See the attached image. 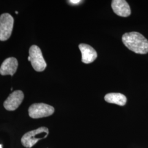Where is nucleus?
<instances>
[{
  "instance_id": "39448f33",
  "label": "nucleus",
  "mask_w": 148,
  "mask_h": 148,
  "mask_svg": "<svg viewBox=\"0 0 148 148\" xmlns=\"http://www.w3.org/2000/svg\"><path fill=\"white\" fill-rule=\"evenodd\" d=\"M28 111L30 117L40 119L52 115L54 112V108L45 103H35L29 107Z\"/></svg>"
},
{
  "instance_id": "f257e3e1",
  "label": "nucleus",
  "mask_w": 148,
  "mask_h": 148,
  "mask_svg": "<svg viewBox=\"0 0 148 148\" xmlns=\"http://www.w3.org/2000/svg\"><path fill=\"white\" fill-rule=\"evenodd\" d=\"M122 40L126 47L134 53L140 54L148 53V40L141 34L137 32L125 33Z\"/></svg>"
},
{
  "instance_id": "1a4fd4ad",
  "label": "nucleus",
  "mask_w": 148,
  "mask_h": 148,
  "mask_svg": "<svg viewBox=\"0 0 148 148\" xmlns=\"http://www.w3.org/2000/svg\"><path fill=\"white\" fill-rule=\"evenodd\" d=\"M18 62L16 58L10 57L5 59L0 67V74L3 76H13L16 73Z\"/></svg>"
},
{
  "instance_id": "20e7f679",
  "label": "nucleus",
  "mask_w": 148,
  "mask_h": 148,
  "mask_svg": "<svg viewBox=\"0 0 148 148\" xmlns=\"http://www.w3.org/2000/svg\"><path fill=\"white\" fill-rule=\"evenodd\" d=\"M14 19L11 14L3 13L0 16V41H5L11 37Z\"/></svg>"
},
{
  "instance_id": "9d476101",
  "label": "nucleus",
  "mask_w": 148,
  "mask_h": 148,
  "mask_svg": "<svg viewBox=\"0 0 148 148\" xmlns=\"http://www.w3.org/2000/svg\"><path fill=\"white\" fill-rule=\"evenodd\" d=\"M104 99L108 103L120 106H125L127 102L126 97L119 93H108L104 97Z\"/></svg>"
},
{
  "instance_id": "ddd939ff",
  "label": "nucleus",
  "mask_w": 148,
  "mask_h": 148,
  "mask_svg": "<svg viewBox=\"0 0 148 148\" xmlns=\"http://www.w3.org/2000/svg\"><path fill=\"white\" fill-rule=\"evenodd\" d=\"M0 148H2V145L0 144Z\"/></svg>"
},
{
  "instance_id": "f03ea898",
  "label": "nucleus",
  "mask_w": 148,
  "mask_h": 148,
  "mask_svg": "<svg viewBox=\"0 0 148 148\" xmlns=\"http://www.w3.org/2000/svg\"><path fill=\"white\" fill-rule=\"evenodd\" d=\"M48 134L47 127H40L24 134L21 138V144L25 148H31L40 140L47 137Z\"/></svg>"
},
{
  "instance_id": "7ed1b4c3",
  "label": "nucleus",
  "mask_w": 148,
  "mask_h": 148,
  "mask_svg": "<svg viewBox=\"0 0 148 148\" xmlns=\"http://www.w3.org/2000/svg\"><path fill=\"white\" fill-rule=\"evenodd\" d=\"M30 62L34 69L37 72L44 71L46 66V63L43 57L42 53L40 48L36 45H32L29 49V56Z\"/></svg>"
},
{
  "instance_id": "9b49d317",
  "label": "nucleus",
  "mask_w": 148,
  "mask_h": 148,
  "mask_svg": "<svg viewBox=\"0 0 148 148\" xmlns=\"http://www.w3.org/2000/svg\"><path fill=\"white\" fill-rule=\"evenodd\" d=\"M71 4H74V5H77L79 4L81 2H82V1L80 0H70V1H68Z\"/></svg>"
},
{
  "instance_id": "0eeeda50",
  "label": "nucleus",
  "mask_w": 148,
  "mask_h": 148,
  "mask_svg": "<svg viewBox=\"0 0 148 148\" xmlns=\"http://www.w3.org/2000/svg\"><path fill=\"white\" fill-rule=\"evenodd\" d=\"M111 7L117 16L127 17L131 13L130 7L125 0H113L111 2Z\"/></svg>"
},
{
  "instance_id": "423d86ee",
  "label": "nucleus",
  "mask_w": 148,
  "mask_h": 148,
  "mask_svg": "<svg viewBox=\"0 0 148 148\" xmlns=\"http://www.w3.org/2000/svg\"><path fill=\"white\" fill-rule=\"evenodd\" d=\"M24 98V95L21 90L14 91L5 101L3 106L7 110L14 111L21 104Z\"/></svg>"
},
{
  "instance_id": "6e6552de",
  "label": "nucleus",
  "mask_w": 148,
  "mask_h": 148,
  "mask_svg": "<svg viewBox=\"0 0 148 148\" xmlns=\"http://www.w3.org/2000/svg\"><path fill=\"white\" fill-rule=\"evenodd\" d=\"M79 47L82 55V62L84 63H91L97 58V52L90 45L81 43L79 45Z\"/></svg>"
},
{
  "instance_id": "f8f14e48",
  "label": "nucleus",
  "mask_w": 148,
  "mask_h": 148,
  "mask_svg": "<svg viewBox=\"0 0 148 148\" xmlns=\"http://www.w3.org/2000/svg\"><path fill=\"white\" fill-rule=\"evenodd\" d=\"M15 13H16V14H18V12H16V11Z\"/></svg>"
}]
</instances>
